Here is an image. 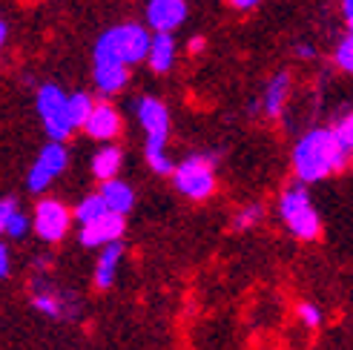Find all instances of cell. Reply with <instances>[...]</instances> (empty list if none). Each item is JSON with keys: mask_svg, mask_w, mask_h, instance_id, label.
Segmentation results:
<instances>
[{"mask_svg": "<svg viewBox=\"0 0 353 350\" xmlns=\"http://www.w3.org/2000/svg\"><path fill=\"white\" fill-rule=\"evenodd\" d=\"M350 161V147L342 141L336 127H316L299 138L293 147V169L299 181L313 184L325 181L327 175H336L347 167Z\"/></svg>", "mask_w": 353, "mask_h": 350, "instance_id": "cell-1", "label": "cell"}, {"mask_svg": "<svg viewBox=\"0 0 353 350\" xmlns=\"http://www.w3.org/2000/svg\"><path fill=\"white\" fill-rule=\"evenodd\" d=\"M150 41H152V34L147 32V26H141V23L110 26L95 41V55L92 58H112L118 63L135 66L141 61H147Z\"/></svg>", "mask_w": 353, "mask_h": 350, "instance_id": "cell-2", "label": "cell"}, {"mask_svg": "<svg viewBox=\"0 0 353 350\" xmlns=\"http://www.w3.org/2000/svg\"><path fill=\"white\" fill-rule=\"evenodd\" d=\"M279 216L285 221L288 230L299 238V241H316L322 236V218L319 209L313 207L310 192L305 189V181L288 187L279 198Z\"/></svg>", "mask_w": 353, "mask_h": 350, "instance_id": "cell-3", "label": "cell"}, {"mask_svg": "<svg viewBox=\"0 0 353 350\" xmlns=\"http://www.w3.org/2000/svg\"><path fill=\"white\" fill-rule=\"evenodd\" d=\"M175 189L187 196L190 201H204L216 189V161L210 155H190L172 169Z\"/></svg>", "mask_w": 353, "mask_h": 350, "instance_id": "cell-4", "label": "cell"}, {"mask_svg": "<svg viewBox=\"0 0 353 350\" xmlns=\"http://www.w3.org/2000/svg\"><path fill=\"white\" fill-rule=\"evenodd\" d=\"M34 107H38L49 141H66L75 132L72 118H69V95L58 83H43L34 98Z\"/></svg>", "mask_w": 353, "mask_h": 350, "instance_id": "cell-5", "label": "cell"}, {"mask_svg": "<svg viewBox=\"0 0 353 350\" xmlns=\"http://www.w3.org/2000/svg\"><path fill=\"white\" fill-rule=\"evenodd\" d=\"M135 112H138V124L144 127V135H147V150L144 152L167 150V138H170V110H167V103L152 98V95H144V98L135 101Z\"/></svg>", "mask_w": 353, "mask_h": 350, "instance_id": "cell-6", "label": "cell"}, {"mask_svg": "<svg viewBox=\"0 0 353 350\" xmlns=\"http://www.w3.org/2000/svg\"><path fill=\"white\" fill-rule=\"evenodd\" d=\"M32 307L41 310L49 319H61V322H72L78 316V299L72 293L61 290L58 285H52L49 278H34L32 282Z\"/></svg>", "mask_w": 353, "mask_h": 350, "instance_id": "cell-7", "label": "cell"}, {"mask_svg": "<svg viewBox=\"0 0 353 350\" xmlns=\"http://www.w3.org/2000/svg\"><path fill=\"white\" fill-rule=\"evenodd\" d=\"M69 224H72V213H69V207L63 201L43 198V201H38V207H34L32 227L46 244L61 241L69 233Z\"/></svg>", "mask_w": 353, "mask_h": 350, "instance_id": "cell-8", "label": "cell"}, {"mask_svg": "<svg viewBox=\"0 0 353 350\" xmlns=\"http://www.w3.org/2000/svg\"><path fill=\"white\" fill-rule=\"evenodd\" d=\"M66 164H69V155H66L63 141H49L38 152V158H34V164L29 169V178H26V187L32 192H43L66 169Z\"/></svg>", "mask_w": 353, "mask_h": 350, "instance_id": "cell-9", "label": "cell"}, {"mask_svg": "<svg viewBox=\"0 0 353 350\" xmlns=\"http://www.w3.org/2000/svg\"><path fill=\"white\" fill-rule=\"evenodd\" d=\"M123 230H127V216L121 213H103L101 218L81 224V244L83 247H103L110 241H121Z\"/></svg>", "mask_w": 353, "mask_h": 350, "instance_id": "cell-10", "label": "cell"}, {"mask_svg": "<svg viewBox=\"0 0 353 350\" xmlns=\"http://www.w3.org/2000/svg\"><path fill=\"white\" fill-rule=\"evenodd\" d=\"M187 0H147V26L155 32H175L187 21Z\"/></svg>", "mask_w": 353, "mask_h": 350, "instance_id": "cell-11", "label": "cell"}, {"mask_svg": "<svg viewBox=\"0 0 353 350\" xmlns=\"http://www.w3.org/2000/svg\"><path fill=\"white\" fill-rule=\"evenodd\" d=\"M121 112L112 107V103L107 101H98L90 118H86V124H83V132L95 138V141H115V138L121 135Z\"/></svg>", "mask_w": 353, "mask_h": 350, "instance_id": "cell-12", "label": "cell"}, {"mask_svg": "<svg viewBox=\"0 0 353 350\" xmlns=\"http://www.w3.org/2000/svg\"><path fill=\"white\" fill-rule=\"evenodd\" d=\"M92 78L101 95H115L121 92L130 81V66L118 63L112 58H92Z\"/></svg>", "mask_w": 353, "mask_h": 350, "instance_id": "cell-13", "label": "cell"}, {"mask_svg": "<svg viewBox=\"0 0 353 350\" xmlns=\"http://www.w3.org/2000/svg\"><path fill=\"white\" fill-rule=\"evenodd\" d=\"M123 256V244L121 241H110L103 244L101 253H98V265L92 273V282L98 290H110L115 285V273H118V261Z\"/></svg>", "mask_w": 353, "mask_h": 350, "instance_id": "cell-14", "label": "cell"}, {"mask_svg": "<svg viewBox=\"0 0 353 350\" xmlns=\"http://www.w3.org/2000/svg\"><path fill=\"white\" fill-rule=\"evenodd\" d=\"M147 63L152 72L167 75L172 63H175V38L172 32H155L150 41V52H147Z\"/></svg>", "mask_w": 353, "mask_h": 350, "instance_id": "cell-15", "label": "cell"}, {"mask_svg": "<svg viewBox=\"0 0 353 350\" xmlns=\"http://www.w3.org/2000/svg\"><path fill=\"white\" fill-rule=\"evenodd\" d=\"M101 198H103V204L112 209V213L127 216L130 209H132V204H135V192H132V187L127 181H121L118 175H115V178L101 184Z\"/></svg>", "mask_w": 353, "mask_h": 350, "instance_id": "cell-16", "label": "cell"}, {"mask_svg": "<svg viewBox=\"0 0 353 350\" xmlns=\"http://www.w3.org/2000/svg\"><path fill=\"white\" fill-rule=\"evenodd\" d=\"M288 95H290V75L288 72H276L264 90V101L261 107L268 112V118H279L285 112V103H288Z\"/></svg>", "mask_w": 353, "mask_h": 350, "instance_id": "cell-17", "label": "cell"}, {"mask_svg": "<svg viewBox=\"0 0 353 350\" xmlns=\"http://www.w3.org/2000/svg\"><path fill=\"white\" fill-rule=\"evenodd\" d=\"M121 161H123V155H121L118 147H101L92 155V175L98 181H110V178H115V175H118Z\"/></svg>", "mask_w": 353, "mask_h": 350, "instance_id": "cell-18", "label": "cell"}, {"mask_svg": "<svg viewBox=\"0 0 353 350\" xmlns=\"http://www.w3.org/2000/svg\"><path fill=\"white\" fill-rule=\"evenodd\" d=\"M92 107H95L92 95H86V92L69 95V118H72V127L75 130H83V124H86V118H90Z\"/></svg>", "mask_w": 353, "mask_h": 350, "instance_id": "cell-19", "label": "cell"}, {"mask_svg": "<svg viewBox=\"0 0 353 350\" xmlns=\"http://www.w3.org/2000/svg\"><path fill=\"white\" fill-rule=\"evenodd\" d=\"M103 213H110V207L103 204L101 192H95V196H86V198L75 207V218H78V224H90V221L101 218Z\"/></svg>", "mask_w": 353, "mask_h": 350, "instance_id": "cell-20", "label": "cell"}, {"mask_svg": "<svg viewBox=\"0 0 353 350\" xmlns=\"http://www.w3.org/2000/svg\"><path fill=\"white\" fill-rule=\"evenodd\" d=\"M261 218H264V207L261 204H247V207H241L236 213L233 230H250V227H256Z\"/></svg>", "mask_w": 353, "mask_h": 350, "instance_id": "cell-21", "label": "cell"}, {"mask_svg": "<svg viewBox=\"0 0 353 350\" xmlns=\"http://www.w3.org/2000/svg\"><path fill=\"white\" fill-rule=\"evenodd\" d=\"M333 61H336V66L342 69V72L353 75V32H347L345 38L336 43V52H333Z\"/></svg>", "mask_w": 353, "mask_h": 350, "instance_id": "cell-22", "label": "cell"}, {"mask_svg": "<svg viewBox=\"0 0 353 350\" xmlns=\"http://www.w3.org/2000/svg\"><path fill=\"white\" fill-rule=\"evenodd\" d=\"M296 313H299V319L305 322V327H310V330H316V327L322 325V310L316 307L313 302H302Z\"/></svg>", "mask_w": 353, "mask_h": 350, "instance_id": "cell-23", "label": "cell"}, {"mask_svg": "<svg viewBox=\"0 0 353 350\" xmlns=\"http://www.w3.org/2000/svg\"><path fill=\"white\" fill-rule=\"evenodd\" d=\"M29 233V216H23L21 209H17V213L9 218V227H6V236L9 238H23Z\"/></svg>", "mask_w": 353, "mask_h": 350, "instance_id": "cell-24", "label": "cell"}, {"mask_svg": "<svg viewBox=\"0 0 353 350\" xmlns=\"http://www.w3.org/2000/svg\"><path fill=\"white\" fill-rule=\"evenodd\" d=\"M17 213V201L14 198H0V236H6L9 218Z\"/></svg>", "mask_w": 353, "mask_h": 350, "instance_id": "cell-25", "label": "cell"}, {"mask_svg": "<svg viewBox=\"0 0 353 350\" xmlns=\"http://www.w3.org/2000/svg\"><path fill=\"white\" fill-rule=\"evenodd\" d=\"M336 132L342 135V141L347 144V147H353V112H347L339 124H336Z\"/></svg>", "mask_w": 353, "mask_h": 350, "instance_id": "cell-26", "label": "cell"}, {"mask_svg": "<svg viewBox=\"0 0 353 350\" xmlns=\"http://www.w3.org/2000/svg\"><path fill=\"white\" fill-rule=\"evenodd\" d=\"M12 270V258H9V247L0 241V278H6Z\"/></svg>", "mask_w": 353, "mask_h": 350, "instance_id": "cell-27", "label": "cell"}, {"mask_svg": "<svg viewBox=\"0 0 353 350\" xmlns=\"http://www.w3.org/2000/svg\"><path fill=\"white\" fill-rule=\"evenodd\" d=\"M227 3H230L236 12H250V9H256L261 0H227Z\"/></svg>", "mask_w": 353, "mask_h": 350, "instance_id": "cell-28", "label": "cell"}, {"mask_svg": "<svg viewBox=\"0 0 353 350\" xmlns=\"http://www.w3.org/2000/svg\"><path fill=\"white\" fill-rule=\"evenodd\" d=\"M296 55H299V58H307V61H310V58H316V49H313L310 43H299V46H296Z\"/></svg>", "mask_w": 353, "mask_h": 350, "instance_id": "cell-29", "label": "cell"}, {"mask_svg": "<svg viewBox=\"0 0 353 350\" xmlns=\"http://www.w3.org/2000/svg\"><path fill=\"white\" fill-rule=\"evenodd\" d=\"M201 49H204V38H192L190 41V52H192V55H199Z\"/></svg>", "mask_w": 353, "mask_h": 350, "instance_id": "cell-30", "label": "cell"}, {"mask_svg": "<svg viewBox=\"0 0 353 350\" xmlns=\"http://www.w3.org/2000/svg\"><path fill=\"white\" fill-rule=\"evenodd\" d=\"M6 38H9V26H6V21H0V49H3Z\"/></svg>", "mask_w": 353, "mask_h": 350, "instance_id": "cell-31", "label": "cell"}, {"mask_svg": "<svg viewBox=\"0 0 353 350\" xmlns=\"http://www.w3.org/2000/svg\"><path fill=\"white\" fill-rule=\"evenodd\" d=\"M342 14H345V21L353 17V0H342Z\"/></svg>", "mask_w": 353, "mask_h": 350, "instance_id": "cell-32", "label": "cell"}, {"mask_svg": "<svg viewBox=\"0 0 353 350\" xmlns=\"http://www.w3.org/2000/svg\"><path fill=\"white\" fill-rule=\"evenodd\" d=\"M347 29H350V32H353V17H347Z\"/></svg>", "mask_w": 353, "mask_h": 350, "instance_id": "cell-33", "label": "cell"}, {"mask_svg": "<svg viewBox=\"0 0 353 350\" xmlns=\"http://www.w3.org/2000/svg\"><path fill=\"white\" fill-rule=\"evenodd\" d=\"M350 161H353V147H350Z\"/></svg>", "mask_w": 353, "mask_h": 350, "instance_id": "cell-34", "label": "cell"}]
</instances>
